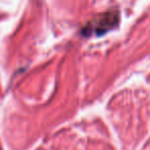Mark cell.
<instances>
[{"instance_id": "obj_1", "label": "cell", "mask_w": 150, "mask_h": 150, "mask_svg": "<svg viewBox=\"0 0 150 150\" xmlns=\"http://www.w3.org/2000/svg\"><path fill=\"white\" fill-rule=\"evenodd\" d=\"M119 21V15L117 11H110L100 15L91 21L82 30L83 35H102L111 29L116 27Z\"/></svg>"}]
</instances>
